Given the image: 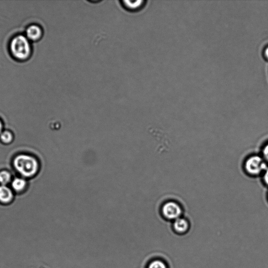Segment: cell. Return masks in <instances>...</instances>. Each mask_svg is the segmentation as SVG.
<instances>
[{"mask_svg": "<svg viewBox=\"0 0 268 268\" xmlns=\"http://www.w3.org/2000/svg\"><path fill=\"white\" fill-rule=\"evenodd\" d=\"M9 50L15 59L21 62L28 60L32 54L31 41L23 34L17 35L11 39Z\"/></svg>", "mask_w": 268, "mask_h": 268, "instance_id": "obj_1", "label": "cell"}, {"mask_svg": "<svg viewBox=\"0 0 268 268\" xmlns=\"http://www.w3.org/2000/svg\"><path fill=\"white\" fill-rule=\"evenodd\" d=\"M11 180L10 173L7 171L0 172V183L3 185H6Z\"/></svg>", "mask_w": 268, "mask_h": 268, "instance_id": "obj_10", "label": "cell"}, {"mask_svg": "<svg viewBox=\"0 0 268 268\" xmlns=\"http://www.w3.org/2000/svg\"><path fill=\"white\" fill-rule=\"evenodd\" d=\"M264 180L266 184L268 185V169H266L264 176Z\"/></svg>", "mask_w": 268, "mask_h": 268, "instance_id": "obj_14", "label": "cell"}, {"mask_svg": "<svg viewBox=\"0 0 268 268\" xmlns=\"http://www.w3.org/2000/svg\"><path fill=\"white\" fill-rule=\"evenodd\" d=\"M3 129V123L1 121V120H0V134H1L3 133L2 132Z\"/></svg>", "mask_w": 268, "mask_h": 268, "instance_id": "obj_16", "label": "cell"}, {"mask_svg": "<svg viewBox=\"0 0 268 268\" xmlns=\"http://www.w3.org/2000/svg\"><path fill=\"white\" fill-rule=\"evenodd\" d=\"M27 186V182L25 179L17 178L14 179L12 183V186L17 192H21L24 190Z\"/></svg>", "mask_w": 268, "mask_h": 268, "instance_id": "obj_9", "label": "cell"}, {"mask_svg": "<svg viewBox=\"0 0 268 268\" xmlns=\"http://www.w3.org/2000/svg\"><path fill=\"white\" fill-rule=\"evenodd\" d=\"M263 154L265 159L268 161V144L264 147L263 150Z\"/></svg>", "mask_w": 268, "mask_h": 268, "instance_id": "obj_13", "label": "cell"}, {"mask_svg": "<svg viewBox=\"0 0 268 268\" xmlns=\"http://www.w3.org/2000/svg\"><path fill=\"white\" fill-rule=\"evenodd\" d=\"M264 55L265 57L266 58V59L268 60V47L265 48L264 51Z\"/></svg>", "mask_w": 268, "mask_h": 268, "instance_id": "obj_15", "label": "cell"}, {"mask_svg": "<svg viewBox=\"0 0 268 268\" xmlns=\"http://www.w3.org/2000/svg\"><path fill=\"white\" fill-rule=\"evenodd\" d=\"M14 199V193L6 185L0 186V202L8 203Z\"/></svg>", "mask_w": 268, "mask_h": 268, "instance_id": "obj_8", "label": "cell"}, {"mask_svg": "<svg viewBox=\"0 0 268 268\" xmlns=\"http://www.w3.org/2000/svg\"><path fill=\"white\" fill-rule=\"evenodd\" d=\"M14 165L18 172L26 177L34 176L39 169L38 160L28 155H20L17 156L14 161Z\"/></svg>", "mask_w": 268, "mask_h": 268, "instance_id": "obj_2", "label": "cell"}, {"mask_svg": "<svg viewBox=\"0 0 268 268\" xmlns=\"http://www.w3.org/2000/svg\"><path fill=\"white\" fill-rule=\"evenodd\" d=\"M266 168L265 162L258 156L250 157L245 163V169L251 175H258Z\"/></svg>", "mask_w": 268, "mask_h": 268, "instance_id": "obj_3", "label": "cell"}, {"mask_svg": "<svg viewBox=\"0 0 268 268\" xmlns=\"http://www.w3.org/2000/svg\"><path fill=\"white\" fill-rule=\"evenodd\" d=\"M172 227L174 231L179 235H183L188 232L190 224L187 219L179 217L174 220L172 223Z\"/></svg>", "mask_w": 268, "mask_h": 268, "instance_id": "obj_5", "label": "cell"}, {"mask_svg": "<svg viewBox=\"0 0 268 268\" xmlns=\"http://www.w3.org/2000/svg\"><path fill=\"white\" fill-rule=\"evenodd\" d=\"M43 36V30L38 25H31L26 30V36L30 41H38L42 38Z\"/></svg>", "mask_w": 268, "mask_h": 268, "instance_id": "obj_6", "label": "cell"}, {"mask_svg": "<svg viewBox=\"0 0 268 268\" xmlns=\"http://www.w3.org/2000/svg\"><path fill=\"white\" fill-rule=\"evenodd\" d=\"M122 7L128 11L138 12L146 6V1H120Z\"/></svg>", "mask_w": 268, "mask_h": 268, "instance_id": "obj_7", "label": "cell"}, {"mask_svg": "<svg viewBox=\"0 0 268 268\" xmlns=\"http://www.w3.org/2000/svg\"><path fill=\"white\" fill-rule=\"evenodd\" d=\"M162 213L168 220H176L181 217L182 210L181 206L176 202H168L162 207Z\"/></svg>", "mask_w": 268, "mask_h": 268, "instance_id": "obj_4", "label": "cell"}, {"mask_svg": "<svg viewBox=\"0 0 268 268\" xmlns=\"http://www.w3.org/2000/svg\"><path fill=\"white\" fill-rule=\"evenodd\" d=\"M148 268H168V266L164 260L157 259L151 262Z\"/></svg>", "mask_w": 268, "mask_h": 268, "instance_id": "obj_11", "label": "cell"}, {"mask_svg": "<svg viewBox=\"0 0 268 268\" xmlns=\"http://www.w3.org/2000/svg\"><path fill=\"white\" fill-rule=\"evenodd\" d=\"M0 138L4 143L8 144L13 141V136L10 132L5 131L0 134Z\"/></svg>", "mask_w": 268, "mask_h": 268, "instance_id": "obj_12", "label": "cell"}]
</instances>
